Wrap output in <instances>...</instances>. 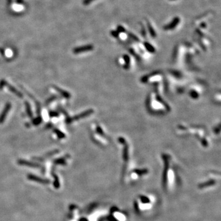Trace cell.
Wrapping results in <instances>:
<instances>
[{
  "mask_svg": "<svg viewBox=\"0 0 221 221\" xmlns=\"http://www.w3.org/2000/svg\"><path fill=\"white\" fill-rule=\"evenodd\" d=\"M136 208L137 211L140 213L148 211L153 207L154 200L153 198L150 195H141L139 196L138 198L136 200Z\"/></svg>",
  "mask_w": 221,
  "mask_h": 221,
  "instance_id": "cell-1",
  "label": "cell"
},
{
  "mask_svg": "<svg viewBox=\"0 0 221 221\" xmlns=\"http://www.w3.org/2000/svg\"><path fill=\"white\" fill-rule=\"evenodd\" d=\"M5 86H6L10 92H13V93L14 94H15V95H16L17 97H20V98H22V97H23V95H22V93H20V92L15 89L13 86H12L11 85L9 84V83L7 82L6 81H4V80L3 79L1 80V81H0V90H2L3 88H4V87Z\"/></svg>",
  "mask_w": 221,
  "mask_h": 221,
  "instance_id": "cell-2",
  "label": "cell"
},
{
  "mask_svg": "<svg viewBox=\"0 0 221 221\" xmlns=\"http://www.w3.org/2000/svg\"><path fill=\"white\" fill-rule=\"evenodd\" d=\"M92 113H93V110H92V109H89V110H87L85 111V112H82L81 114H80L79 115H76V116H74V117H73L72 118H68V119L66 120V122H67V123H70L71 122H73V121H77V120L82 119V118L83 117H87V116H90V115L92 114Z\"/></svg>",
  "mask_w": 221,
  "mask_h": 221,
  "instance_id": "cell-3",
  "label": "cell"
},
{
  "mask_svg": "<svg viewBox=\"0 0 221 221\" xmlns=\"http://www.w3.org/2000/svg\"><path fill=\"white\" fill-rule=\"evenodd\" d=\"M93 46H92V45H90V44L86 45V46L77 47L74 49V50H73V52H74L75 54H77V53H82V52L90 51V50H93Z\"/></svg>",
  "mask_w": 221,
  "mask_h": 221,
  "instance_id": "cell-4",
  "label": "cell"
},
{
  "mask_svg": "<svg viewBox=\"0 0 221 221\" xmlns=\"http://www.w3.org/2000/svg\"><path fill=\"white\" fill-rule=\"evenodd\" d=\"M11 108V104L10 103H7L5 105L4 108L3 109L1 115H0V123H3L6 119L7 115L8 114V112L10 110Z\"/></svg>",
  "mask_w": 221,
  "mask_h": 221,
  "instance_id": "cell-5",
  "label": "cell"
},
{
  "mask_svg": "<svg viewBox=\"0 0 221 221\" xmlns=\"http://www.w3.org/2000/svg\"><path fill=\"white\" fill-rule=\"evenodd\" d=\"M180 19L178 17H175V18H174L173 20H172L171 22L168 24V25H166V26H165V27H163V28H164L165 30H170V29L175 28L178 25L179 23H180Z\"/></svg>",
  "mask_w": 221,
  "mask_h": 221,
  "instance_id": "cell-6",
  "label": "cell"
},
{
  "mask_svg": "<svg viewBox=\"0 0 221 221\" xmlns=\"http://www.w3.org/2000/svg\"><path fill=\"white\" fill-rule=\"evenodd\" d=\"M53 88H55V90H57V92H59V93H60L61 95H62V96L65 97V98H67V99L70 98V97H71L70 94H69V93H68V92L65 91V90H64L63 89H61L60 88H58V87H56V86H53Z\"/></svg>",
  "mask_w": 221,
  "mask_h": 221,
  "instance_id": "cell-7",
  "label": "cell"
},
{
  "mask_svg": "<svg viewBox=\"0 0 221 221\" xmlns=\"http://www.w3.org/2000/svg\"><path fill=\"white\" fill-rule=\"evenodd\" d=\"M147 28H148L149 31V33H150L151 36H152V37H155V36H156V34L154 28H153V27L151 26V25L149 23V22H147Z\"/></svg>",
  "mask_w": 221,
  "mask_h": 221,
  "instance_id": "cell-8",
  "label": "cell"
},
{
  "mask_svg": "<svg viewBox=\"0 0 221 221\" xmlns=\"http://www.w3.org/2000/svg\"><path fill=\"white\" fill-rule=\"evenodd\" d=\"M25 105H26V108H27V113L28 116L29 117H31L33 116V114H32V112H31V110L30 105H29V103L28 102H25Z\"/></svg>",
  "mask_w": 221,
  "mask_h": 221,
  "instance_id": "cell-9",
  "label": "cell"
},
{
  "mask_svg": "<svg viewBox=\"0 0 221 221\" xmlns=\"http://www.w3.org/2000/svg\"><path fill=\"white\" fill-rule=\"evenodd\" d=\"M53 131L55 132V133L57 134V136H58V138L62 139V138H64L65 137V134H64L63 133H62V132H60V130H58V129H56V128H55V129H54Z\"/></svg>",
  "mask_w": 221,
  "mask_h": 221,
  "instance_id": "cell-10",
  "label": "cell"
},
{
  "mask_svg": "<svg viewBox=\"0 0 221 221\" xmlns=\"http://www.w3.org/2000/svg\"><path fill=\"white\" fill-rule=\"evenodd\" d=\"M144 46L146 47V49H147V50H149V52H153L155 51V49L154 48V47L151 46V45L148 43H144Z\"/></svg>",
  "mask_w": 221,
  "mask_h": 221,
  "instance_id": "cell-11",
  "label": "cell"
},
{
  "mask_svg": "<svg viewBox=\"0 0 221 221\" xmlns=\"http://www.w3.org/2000/svg\"><path fill=\"white\" fill-rule=\"evenodd\" d=\"M41 122H42L41 117H38L35 118V119H34L33 120L32 123L33 125H37L40 124V123H41Z\"/></svg>",
  "mask_w": 221,
  "mask_h": 221,
  "instance_id": "cell-12",
  "label": "cell"
},
{
  "mask_svg": "<svg viewBox=\"0 0 221 221\" xmlns=\"http://www.w3.org/2000/svg\"><path fill=\"white\" fill-rule=\"evenodd\" d=\"M117 31L118 33H124L125 32V29L123 28L122 26L119 25L117 28Z\"/></svg>",
  "mask_w": 221,
  "mask_h": 221,
  "instance_id": "cell-13",
  "label": "cell"
},
{
  "mask_svg": "<svg viewBox=\"0 0 221 221\" xmlns=\"http://www.w3.org/2000/svg\"><path fill=\"white\" fill-rule=\"evenodd\" d=\"M95 1V0H83V4H84V5H86V6H87V5L89 4L90 3H91L92 1Z\"/></svg>",
  "mask_w": 221,
  "mask_h": 221,
  "instance_id": "cell-14",
  "label": "cell"
},
{
  "mask_svg": "<svg viewBox=\"0 0 221 221\" xmlns=\"http://www.w3.org/2000/svg\"><path fill=\"white\" fill-rule=\"evenodd\" d=\"M49 115H50V117H57V116H58V114L57 112L50 111V113H49Z\"/></svg>",
  "mask_w": 221,
  "mask_h": 221,
  "instance_id": "cell-15",
  "label": "cell"
},
{
  "mask_svg": "<svg viewBox=\"0 0 221 221\" xmlns=\"http://www.w3.org/2000/svg\"><path fill=\"white\" fill-rule=\"evenodd\" d=\"M111 34H112V36H114V37H118L119 36V33L117 31H111Z\"/></svg>",
  "mask_w": 221,
  "mask_h": 221,
  "instance_id": "cell-16",
  "label": "cell"
},
{
  "mask_svg": "<svg viewBox=\"0 0 221 221\" xmlns=\"http://www.w3.org/2000/svg\"><path fill=\"white\" fill-rule=\"evenodd\" d=\"M171 1H175V0H171Z\"/></svg>",
  "mask_w": 221,
  "mask_h": 221,
  "instance_id": "cell-17",
  "label": "cell"
}]
</instances>
